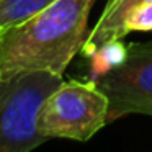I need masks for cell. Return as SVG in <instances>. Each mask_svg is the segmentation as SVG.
I'll return each mask as SVG.
<instances>
[{
	"label": "cell",
	"mask_w": 152,
	"mask_h": 152,
	"mask_svg": "<svg viewBox=\"0 0 152 152\" xmlns=\"http://www.w3.org/2000/svg\"><path fill=\"white\" fill-rule=\"evenodd\" d=\"M144 0H106V5L100 15L95 26L87 34L80 54L88 57L98 46L113 39H123L126 38L124 33V20L129 12L136 5L142 4Z\"/></svg>",
	"instance_id": "obj_5"
},
{
	"label": "cell",
	"mask_w": 152,
	"mask_h": 152,
	"mask_svg": "<svg viewBox=\"0 0 152 152\" xmlns=\"http://www.w3.org/2000/svg\"><path fill=\"white\" fill-rule=\"evenodd\" d=\"M95 0H54L0 39V79L46 70L62 75L87 39Z\"/></svg>",
	"instance_id": "obj_1"
},
{
	"label": "cell",
	"mask_w": 152,
	"mask_h": 152,
	"mask_svg": "<svg viewBox=\"0 0 152 152\" xmlns=\"http://www.w3.org/2000/svg\"><path fill=\"white\" fill-rule=\"evenodd\" d=\"M53 2L54 0H0V39Z\"/></svg>",
	"instance_id": "obj_6"
},
{
	"label": "cell",
	"mask_w": 152,
	"mask_h": 152,
	"mask_svg": "<svg viewBox=\"0 0 152 152\" xmlns=\"http://www.w3.org/2000/svg\"><path fill=\"white\" fill-rule=\"evenodd\" d=\"M108 124V98L95 80L61 82L39 110L38 128L44 137L85 142Z\"/></svg>",
	"instance_id": "obj_3"
},
{
	"label": "cell",
	"mask_w": 152,
	"mask_h": 152,
	"mask_svg": "<svg viewBox=\"0 0 152 152\" xmlns=\"http://www.w3.org/2000/svg\"><path fill=\"white\" fill-rule=\"evenodd\" d=\"M128 54V46L121 39H113L98 46L87 59L90 62V79L96 80L103 74L118 67Z\"/></svg>",
	"instance_id": "obj_7"
},
{
	"label": "cell",
	"mask_w": 152,
	"mask_h": 152,
	"mask_svg": "<svg viewBox=\"0 0 152 152\" xmlns=\"http://www.w3.org/2000/svg\"><path fill=\"white\" fill-rule=\"evenodd\" d=\"M61 82L46 70L0 79V152H31L48 141L38 128L39 110Z\"/></svg>",
	"instance_id": "obj_2"
},
{
	"label": "cell",
	"mask_w": 152,
	"mask_h": 152,
	"mask_svg": "<svg viewBox=\"0 0 152 152\" xmlns=\"http://www.w3.org/2000/svg\"><path fill=\"white\" fill-rule=\"evenodd\" d=\"M152 31V0L136 5L124 20V33H147Z\"/></svg>",
	"instance_id": "obj_8"
},
{
	"label": "cell",
	"mask_w": 152,
	"mask_h": 152,
	"mask_svg": "<svg viewBox=\"0 0 152 152\" xmlns=\"http://www.w3.org/2000/svg\"><path fill=\"white\" fill-rule=\"evenodd\" d=\"M95 82L108 98V123L126 115L152 116V41L129 43L126 59Z\"/></svg>",
	"instance_id": "obj_4"
}]
</instances>
